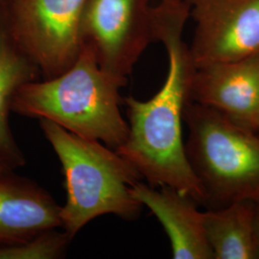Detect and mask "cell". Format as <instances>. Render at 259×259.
Listing matches in <instances>:
<instances>
[{"instance_id":"1","label":"cell","mask_w":259,"mask_h":259,"mask_svg":"<svg viewBox=\"0 0 259 259\" xmlns=\"http://www.w3.org/2000/svg\"><path fill=\"white\" fill-rule=\"evenodd\" d=\"M189 17L185 0H157L153 5L154 39L162 42L168 55L166 79L147 101L123 98L129 132L115 151L148 185L173 187L205 205L204 188L189 163L183 139L184 110L196 70L183 37Z\"/></svg>"},{"instance_id":"2","label":"cell","mask_w":259,"mask_h":259,"mask_svg":"<svg viewBox=\"0 0 259 259\" xmlns=\"http://www.w3.org/2000/svg\"><path fill=\"white\" fill-rule=\"evenodd\" d=\"M127 83L104 71L93 48L83 44L78 59L64 73L21 85L13 98L12 112L52 121L116 150L129 132L121 113L120 90Z\"/></svg>"},{"instance_id":"3","label":"cell","mask_w":259,"mask_h":259,"mask_svg":"<svg viewBox=\"0 0 259 259\" xmlns=\"http://www.w3.org/2000/svg\"><path fill=\"white\" fill-rule=\"evenodd\" d=\"M39 127L65 176L61 229L73 239L84 226L103 215L126 221L139 218L143 206L132 187L142 178L126 158L102 142L79 137L52 121L40 119Z\"/></svg>"},{"instance_id":"4","label":"cell","mask_w":259,"mask_h":259,"mask_svg":"<svg viewBox=\"0 0 259 259\" xmlns=\"http://www.w3.org/2000/svg\"><path fill=\"white\" fill-rule=\"evenodd\" d=\"M185 151L209 208L238 201L259 204V136L219 111L188 101Z\"/></svg>"},{"instance_id":"5","label":"cell","mask_w":259,"mask_h":259,"mask_svg":"<svg viewBox=\"0 0 259 259\" xmlns=\"http://www.w3.org/2000/svg\"><path fill=\"white\" fill-rule=\"evenodd\" d=\"M87 0H6L10 34L37 65L42 79L71 67L83 48L81 23Z\"/></svg>"},{"instance_id":"6","label":"cell","mask_w":259,"mask_h":259,"mask_svg":"<svg viewBox=\"0 0 259 259\" xmlns=\"http://www.w3.org/2000/svg\"><path fill=\"white\" fill-rule=\"evenodd\" d=\"M152 0H87L81 31L104 71L128 81L154 39Z\"/></svg>"},{"instance_id":"7","label":"cell","mask_w":259,"mask_h":259,"mask_svg":"<svg viewBox=\"0 0 259 259\" xmlns=\"http://www.w3.org/2000/svg\"><path fill=\"white\" fill-rule=\"evenodd\" d=\"M195 22V67L259 54V0H185Z\"/></svg>"},{"instance_id":"8","label":"cell","mask_w":259,"mask_h":259,"mask_svg":"<svg viewBox=\"0 0 259 259\" xmlns=\"http://www.w3.org/2000/svg\"><path fill=\"white\" fill-rule=\"evenodd\" d=\"M190 101L219 111L255 132L259 111V54L196 68Z\"/></svg>"},{"instance_id":"9","label":"cell","mask_w":259,"mask_h":259,"mask_svg":"<svg viewBox=\"0 0 259 259\" xmlns=\"http://www.w3.org/2000/svg\"><path fill=\"white\" fill-rule=\"evenodd\" d=\"M132 193L153 213L165 230L175 259H214L205 236L204 212L190 196L173 187L153 186L141 181Z\"/></svg>"},{"instance_id":"10","label":"cell","mask_w":259,"mask_h":259,"mask_svg":"<svg viewBox=\"0 0 259 259\" xmlns=\"http://www.w3.org/2000/svg\"><path fill=\"white\" fill-rule=\"evenodd\" d=\"M61 205L33 180L15 170L0 171V244L26 240L62 228Z\"/></svg>"},{"instance_id":"11","label":"cell","mask_w":259,"mask_h":259,"mask_svg":"<svg viewBox=\"0 0 259 259\" xmlns=\"http://www.w3.org/2000/svg\"><path fill=\"white\" fill-rule=\"evenodd\" d=\"M4 3L0 5V161L16 171L26 164V158L11 129L12 101L21 85L41 75L11 36Z\"/></svg>"},{"instance_id":"12","label":"cell","mask_w":259,"mask_h":259,"mask_svg":"<svg viewBox=\"0 0 259 259\" xmlns=\"http://www.w3.org/2000/svg\"><path fill=\"white\" fill-rule=\"evenodd\" d=\"M256 204L238 201L204 212L205 236L214 259H255Z\"/></svg>"},{"instance_id":"13","label":"cell","mask_w":259,"mask_h":259,"mask_svg":"<svg viewBox=\"0 0 259 259\" xmlns=\"http://www.w3.org/2000/svg\"><path fill=\"white\" fill-rule=\"evenodd\" d=\"M72 238L59 228L38 232L26 240L0 244V259H59L65 257Z\"/></svg>"},{"instance_id":"14","label":"cell","mask_w":259,"mask_h":259,"mask_svg":"<svg viewBox=\"0 0 259 259\" xmlns=\"http://www.w3.org/2000/svg\"><path fill=\"white\" fill-rule=\"evenodd\" d=\"M253 232H254V243H255V249H256V255H257V258H259V204H256V206H255Z\"/></svg>"},{"instance_id":"15","label":"cell","mask_w":259,"mask_h":259,"mask_svg":"<svg viewBox=\"0 0 259 259\" xmlns=\"http://www.w3.org/2000/svg\"><path fill=\"white\" fill-rule=\"evenodd\" d=\"M0 171H11V169L5 163L0 161Z\"/></svg>"},{"instance_id":"16","label":"cell","mask_w":259,"mask_h":259,"mask_svg":"<svg viewBox=\"0 0 259 259\" xmlns=\"http://www.w3.org/2000/svg\"><path fill=\"white\" fill-rule=\"evenodd\" d=\"M255 133L259 136V111L257 114V119H256V126H255Z\"/></svg>"},{"instance_id":"17","label":"cell","mask_w":259,"mask_h":259,"mask_svg":"<svg viewBox=\"0 0 259 259\" xmlns=\"http://www.w3.org/2000/svg\"><path fill=\"white\" fill-rule=\"evenodd\" d=\"M5 1H6V0H0V5H1V4H3Z\"/></svg>"}]
</instances>
